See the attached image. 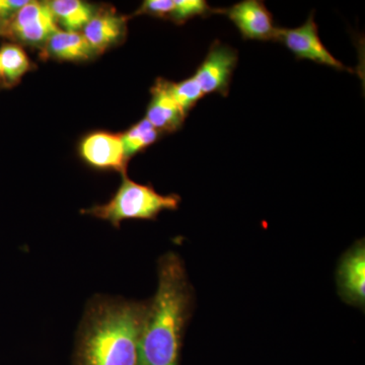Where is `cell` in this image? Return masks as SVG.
<instances>
[{"label": "cell", "instance_id": "6da1fadb", "mask_svg": "<svg viewBox=\"0 0 365 365\" xmlns=\"http://www.w3.org/2000/svg\"><path fill=\"white\" fill-rule=\"evenodd\" d=\"M150 300L95 297L79 326L73 365H137Z\"/></svg>", "mask_w": 365, "mask_h": 365}, {"label": "cell", "instance_id": "7a4b0ae2", "mask_svg": "<svg viewBox=\"0 0 365 365\" xmlns=\"http://www.w3.org/2000/svg\"><path fill=\"white\" fill-rule=\"evenodd\" d=\"M158 275L157 294L150 299L137 365H179L193 309V290L181 257L175 252L160 257Z\"/></svg>", "mask_w": 365, "mask_h": 365}, {"label": "cell", "instance_id": "3957f363", "mask_svg": "<svg viewBox=\"0 0 365 365\" xmlns=\"http://www.w3.org/2000/svg\"><path fill=\"white\" fill-rule=\"evenodd\" d=\"M181 203L177 194L162 195L151 185L138 184L123 175L121 185L107 203L81 210L119 228L123 220H155L165 210H176Z\"/></svg>", "mask_w": 365, "mask_h": 365}, {"label": "cell", "instance_id": "277c9868", "mask_svg": "<svg viewBox=\"0 0 365 365\" xmlns=\"http://www.w3.org/2000/svg\"><path fill=\"white\" fill-rule=\"evenodd\" d=\"M275 42L282 43L294 53L297 59L309 60L321 66L332 67L336 71H352L336 59L322 43L314 14H311L304 25L297 28H278Z\"/></svg>", "mask_w": 365, "mask_h": 365}, {"label": "cell", "instance_id": "5b68a950", "mask_svg": "<svg viewBox=\"0 0 365 365\" xmlns=\"http://www.w3.org/2000/svg\"><path fill=\"white\" fill-rule=\"evenodd\" d=\"M58 30L48 1H29L14 16L7 37L31 47L43 48Z\"/></svg>", "mask_w": 365, "mask_h": 365}, {"label": "cell", "instance_id": "8992f818", "mask_svg": "<svg viewBox=\"0 0 365 365\" xmlns=\"http://www.w3.org/2000/svg\"><path fill=\"white\" fill-rule=\"evenodd\" d=\"M237 61L239 53L237 50L215 41L194 74L204 95L218 93L227 97Z\"/></svg>", "mask_w": 365, "mask_h": 365}, {"label": "cell", "instance_id": "52a82bcc", "mask_svg": "<svg viewBox=\"0 0 365 365\" xmlns=\"http://www.w3.org/2000/svg\"><path fill=\"white\" fill-rule=\"evenodd\" d=\"M338 294L349 306L365 307V245L359 240L346 251L336 274Z\"/></svg>", "mask_w": 365, "mask_h": 365}, {"label": "cell", "instance_id": "ba28073f", "mask_svg": "<svg viewBox=\"0 0 365 365\" xmlns=\"http://www.w3.org/2000/svg\"><path fill=\"white\" fill-rule=\"evenodd\" d=\"M237 26L245 40L275 41L278 28L265 4L259 0H244L230 9H222Z\"/></svg>", "mask_w": 365, "mask_h": 365}, {"label": "cell", "instance_id": "9c48e42d", "mask_svg": "<svg viewBox=\"0 0 365 365\" xmlns=\"http://www.w3.org/2000/svg\"><path fill=\"white\" fill-rule=\"evenodd\" d=\"M81 157L91 167L114 170L126 174L127 160L121 135L96 132L86 136L81 143Z\"/></svg>", "mask_w": 365, "mask_h": 365}, {"label": "cell", "instance_id": "30bf717a", "mask_svg": "<svg viewBox=\"0 0 365 365\" xmlns=\"http://www.w3.org/2000/svg\"><path fill=\"white\" fill-rule=\"evenodd\" d=\"M150 93L151 100L145 119L160 133L180 130L187 116L170 96L169 81L158 78Z\"/></svg>", "mask_w": 365, "mask_h": 365}, {"label": "cell", "instance_id": "8fae6325", "mask_svg": "<svg viewBox=\"0 0 365 365\" xmlns=\"http://www.w3.org/2000/svg\"><path fill=\"white\" fill-rule=\"evenodd\" d=\"M126 21L125 16L115 11L101 9L96 11L81 33L98 55L124 39Z\"/></svg>", "mask_w": 365, "mask_h": 365}, {"label": "cell", "instance_id": "7c38bea8", "mask_svg": "<svg viewBox=\"0 0 365 365\" xmlns=\"http://www.w3.org/2000/svg\"><path fill=\"white\" fill-rule=\"evenodd\" d=\"M98 55L81 32L59 30L43 47V56L60 61H86Z\"/></svg>", "mask_w": 365, "mask_h": 365}, {"label": "cell", "instance_id": "4fadbf2b", "mask_svg": "<svg viewBox=\"0 0 365 365\" xmlns=\"http://www.w3.org/2000/svg\"><path fill=\"white\" fill-rule=\"evenodd\" d=\"M48 4L57 24L67 32L83 31L97 11L95 7L81 0H53Z\"/></svg>", "mask_w": 365, "mask_h": 365}, {"label": "cell", "instance_id": "5bb4252c", "mask_svg": "<svg viewBox=\"0 0 365 365\" xmlns=\"http://www.w3.org/2000/svg\"><path fill=\"white\" fill-rule=\"evenodd\" d=\"M31 62L23 48L4 44L0 49V76L7 86L16 85L29 71Z\"/></svg>", "mask_w": 365, "mask_h": 365}, {"label": "cell", "instance_id": "9a60e30c", "mask_svg": "<svg viewBox=\"0 0 365 365\" xmlns=\"http://www.w3.org/2000/svg\"><path fill=\"white\" fill-rule=\"evenodd\" d=\"M160 134L162 133L157 130L145 118L133 125L129 130L121 134L127 160H130L139 151H143L151 144L155 143L160 138Z\"/></svg>", "mask_w": 365, "mask_h": 365}, {"label": "cell", "instance_id": "2e32d148", "mask_svg": "<svg viewBox=\"0 0 365 365\" xmlns=\"http://www.w3.org/2000/svg\"><path fill=\"white\" fill-rule=\"evenodd\" d=\"M169 91L175 102L186 116L195 107L197 103L205 96L194 76L180 83L169 81Z\"/></svg>", "mask_w": 365, "mask_h": 365}, {"label": "cell", "instance_id": "e0dca14e", "mask_svg": "<svg viewBox=\"0 0 365 365\" xmlns=\"http://www.w3.org/2000/svg\"><path fill=\"white\" fill-rule=\"evenodd\" d=\"M213 14H222V9H212L205 0H174L170 20L182 25L196 16L206 18Z\"/></svg>", "mask_w": 365, "mask_h": 365}, {"label": "cell", "instance_id": "ac0fdd59", "mask_svg": "<svg viewBox=\"0 0 365 365\" xmlns=\"http://www.w3.org/2000/svg\"><path fill=\"white\" fill-rule=\"evenodd\" d=\"M174 9V0H145L135 14H148L155 18L170 20Z\"/></svg>", "mask_w": 365, "mask_h": 365}, {"label": "cell", "instance_id": "d6986e66", "mask_svg": "<svg viewBox=\"0 0 365 365\" xmlns=\"http://www.w3.org/2000/svg\"><path fill=\"white\" fill-rule=\"evenodd\" d=\"M16 16L7 4V0H0V37H7L9 24Z\"/></svg>", "mask_w": 365, "mask_h": 365}, {"label": "cell", "instance_id": "ffe728a7", "mask_svg": "<svg viewBox=\"0 0 365 365\" xmlns=\"http://www.w3.org/2000/svg\"><path fill=\"white\" fill-rule=\"evenodd\" d=\"M0 79H1V76H0Z\"/></svg>", "mask_w": 365, "mask_h": 365}]
</instances>
